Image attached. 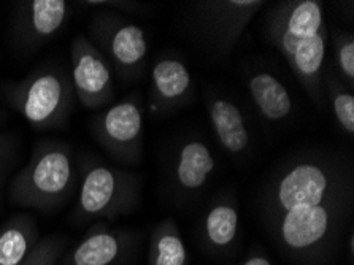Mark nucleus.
Returning a JSON list of instances; mask_svg holds the SVG:
<instances>
[{
	"label": "nucleus",
	"instance_id": "nucleus-1",
	"mask_svg": "<svg viewBox=\"0 0 354 265\" xmlns=\"http://www.w3.org/2000/svg\"><path fill=\"white\" fill-rule=\"evenodd\" d=\"M354 207V172L343 156L305 151L266 183L259 213L270 239L296 265H329Z\"/></svg>",
	"mask_w": 354,
	"mask_h": 265
},
{
	"label": "nucleus",
	"instance_id": "nucleus-2",
	"mask_svg": "<svg viewBox=\"0 0 354 265\" xmlns=\"http://www.w3.org/2000/svg\"><path fill=\"white\" fill-rule=\"evenodd\" d=\"M262 30L269 45L288 62L313 104L323 110V70L329 39L324 3L318 0L278 2L264 15Z\"/></svg>",
	"mask_w": 354,
	"mask_h": 265
},
{
	"label": "nucleus",
	"instance_id": "nucleus-3",
	"mask_svg": "<svg viewBox=\"0 0 354 265\" xmlns=\"http://www.w3.org/2000/svg\"><path fill=\"white\" fill-rule=\"evenodd\" d=\"M78 183V161L72 145L43 140L34 146L29 162L10 183L8 199L16 207L53 213L71 200Z\"/></svg>",
	"mask_w": 354,
	"mask_h": 265
},
{
	"label": "nucleus",
	"instance_id": "nucleus-4",
	"mask_svg": "<svg viewBox=\"0 0 354 265\" xmlns=\"http://www.w3.org/2000/svg\"><path fill=\"white\" fill-rule=\"evenodd\" d=\"M80 189L72 223L115 221L137 212L143 199V176L97 159L86 158L78 164Z\"/></svg>",
	"mask_w": 354,
	"mask_h": 265
},
{
	"label": "nucleus",
	"instance_id": "nucleus-5",
	"mask_svg": "<svg viewBox=\"0 0 354 265\" xmlns=\"http://www.w3.org/2000/svg\"><path fill=\"white\" fill-rule=\"evenodd\" d=\"M5 99L37 131H56L71 121L77 97L71 72L57 64H45L7 86Z\"/></svg>",
	"mask_w": 354,
	"mask_h": 265
},
{
	"label": "nucleus",
	"instance_id": "nucleus-6",
	"mask_svg": "<svg viewBox=\"0 0 354 265\" xmlns=\"http://www.w3.org/2000/svg\"><path fill=\"white\" fill-rule=\"evenodd\" d=\"M264 5V0H194L187 5L185 26L203 51L224 61Z\"/></svg>",
	"mask_w": 354,
	"mask_h": 265
},
{
	"label": "nucleus",
	"instance_id": "nucleus-7",
	"mask_svg": "<svg viewBox=\"0 0 354 265\" xmlns=\"http://www.w3.org/2000/svg\"><path fill=\"white\" fill-rule=\"evenodd\" d=\"M86 37L109 61L115 77L122 83H136L145 77L148 42L140 26L111 10H102L89 19Z\"/></svg>",
	"mask_w": 354,
	"mask_h": 265
},
{
	"label": "nucleus",
	"instance_id": "nucleus-8",
	"mask_svg": "<svg viewBox=\"0 0 354 265\" xmlns=\"http://www.w3.org/2000/svg\"><path fill=\"white\" fill-rule=\"evenodd\" d=\"M91 134L116 162L129 167L140 165L145 138L142 97L131 94L100 110L91 121Z\"/></svg>",
	"mask_w": 354,
	"mask_h": 265
},
{
	"label": "nucleus",
	"instance_id": "nucleus-9",
	"mask_svg": "<svg viewBox=\"0 0 354 265\" xmlns=\"http://www.w3.org/2000/svg\"><path fill=\"white\" fill-rule=\"evenodd\" d=\"M71 62V78L80 105L86 110L100 111L113 104L116 97L113 70L84 34L72 40Z\"/></svg>",
	"mask_w": 354,
	"mask_h": 265
},
{
	"label": "nucleus",
	"instance_id": "nucleus-10",
	"mask_svg": "<svg viewBox=\"0 0 354 265\" xmlns=\"http://www.w3.org/2000/svg\"><path fill=\"white\" fill-rule=\"evenodd\" d=\"M72 7L66 0H24L16 3L12 42L21 53L32 54L55 39L67 26Z\"/></svg>",
	"mask_w": 354,
	"mask_h": 265
},
{
	"label": "nucleus",
	"instance_id": "nucleus-11",
	"mask_svg": "<svg viewBox=\"0 0 354 265\" xmlns=\"http://www.w3.org/2000/svg\"><path fill=\"white\" fill-rule=\"evenodd\" d=\"M140 239L136 230L95 223L57 265H126L136 254Z\"/></svg>",
	"mask_w": 354,
	"mask_h": 265
},
{
	"label": "nucleus",
	"instance_id": "nucleus-12",
	"mask_svg": "<svg viewBox=\"0 0 354 265\" xmlns=\"http://www.w3.org/2000/svg\"><path fill=\"white\" fill-rule=\"evenodd\" d=\"M194 97V80L183 59L175 56L158 57L149 70L147 108L153 116L162 118L191 104Z\"/></svg>",
	"mask_w": 354,
	"mask_h": 265
},
{
	"label": "nucleus",
	"instance_id": "nucleus-13",
	"mask_svg": "<svg viewBox=\"0 0 354 265\" xmlns=\"http://www.w3.org/2000/svg\"><path fill=\"white\" fill-rule=\"evenodd\" d=\"M240 235V213L234 194H224L213 200L203 214L198 239L203 250L212 256L232 251Z\"/></svg>",
	"mask_w": 354,
	"mask_h": 265
},
{
	"label": "nucleus",
	"instance_id": "nucleus-14",
	"mask_svg": "<svg viewBox=\"0 0 354 265\" xmlns=\"http://www.w3.org/2000/svg\"><path fill=\"white\" fill-rule=\"evenodd\" d=\"M216 167L212 149L198 138H189L176 151L174 161V188L176 194L191 197L208 185Z\"/></svg>",
	"mask_w": 354,
	"mask_h": 265
},
{
	"label": "nucleus",
	"instance_id": "nucleus-15",
	"mask_svg": "<svg viewBox=\"0 0 354 265\" xmlns=\"http://www.w3.org/2000/svg\"><path fill=\"white\" fill-rule=\"evenodd\" d=\"M214 137L230 156H246L251 149V132L245 113L235 102L223 95H210L207 102Z\"/></svg>",
	"mask_w": 354,
	"mask_h": 265
},
{
	"label": "nucleus",
	"instance_id": "nucleus-16",
	"mask_svg": "<svg viewBox=\"0 0 354 265\" xmlns=\"http://www.w3.org/2000/svg\"><path fill=\"white\" fill-rule=\"evenodd\" d=\"M251 100L266 121L280 122L292 113V99L283 81L267 70H254L246 80Z\"/></svg>",
	"mask_w": 354,
	"mask_h": 265
},
{
	"label": "nucleus",
	"instance_id": "nucleus-17",
	"mask_svg": "<svg viewBox=\"0 0 354 265\" xmlns=\"http://www.w3.org/2000/svg\"><path fill=\"white\" fill-rule=\"evenodd\" d=\"M40 241L37 221L19 213L0 227V265H23Z\"/></svg>",
	"mask_w": 354,
	"mask_h": 265
},
{
	"label": "nucleus",
	"instance_id": "nucleus-18",
	"mask_svg": "<svg viewBox=\"0 0 354 265\" xmlns=\"http://www.w3.org/2000/svg\"><path fill=\"white\" fill-rule=\"evenodd\" d=\"M148 265H189V254L174 218L162 219L151 230Z\"/></svg>",
	"mask_w": 354,
	"mask_h": 265
},
{
	"label": "nucleus",
	"instance_id": "nucleus-19",
	"mask_svg": "<svg viewBox=\"0 0 354 265\" xmlns=\"http://www.w3.org/2000/svg\"><path fill=\"white\" fill-rule=\"evenodd\" d=\"M323 94L324 100L334 111V116L342 131L353 137L354 135V94L340 80L339 73L332 66H324L323 70Z\"/></svg>",
	"mask_w": 354,
	"mask_h": 265
},
{
	"label": "nucleus",
	"instance_id": "nucleus-20",
	"mask_svg": "<svg viewBox=\"0 0 354 265\" xmlns=\"http://www.w3.org/2000/svg\"><path fill=\"white\" fill-rule=\"evenodd\" d=\"M335 64L339 67V77L350 91L354 89V37L342 29L332 30Z\"/></svg>",
	"mask_w": 354,
	"mask_h": 265
},
{
	"label": "nucleus",
	"instance_id": "nucleus-21",
	"mask_svg": "<svg viewBox=\"0 0 354 265\" xmlns=\"http://www.w3.org/2000/svg\"><path fill=\"white\" fill-rule=\"evenodd\" d=\"M67 248V240L62 235H48L40 239L23 265H57Z\"/></svg>",
	"mask_w": 354,
	"mask_h": 265
},
{
	"label": "nucleus",
	"instance_id": "nucleus-22",
	"mask_svg": "<svg viewBox=\"0 0 354 265\" xmlns=\"http://www.w3.org/2000/svg\"><path fill=\"white\" fill-rule=\"evenodd\" d=\"M13 140L5 135H0V188H2L5 176L10 170V165L13 162Z\"/></svg>",
	"mask_w": 354,
	"mask_h": 265
},
{
	"label": "nucleus",
	"instance_id": "nucleus-23",
	"mask_svg": "<svg viewBox=\"0 0 354 265\" xmlns=\"http://www.w3.org/2000/svg\"><path fill=\"white\" fill-rule=\"evenodd\" d=\"M237 265H273L270 257L267 254L259 250V248H253L246 256L243 257V261L239 262Z\"/></svg>",
	"mask_w": 354,
	"mask_h": 265
},
{
	"label": "nucleus",
	"instance_id": "nucleus-24",
	"mask_svg": "<svg viewBox=\"0 0 354 265\" xmlns=\"http://www.w3.org/2000/svg\"><path fill=\"white\" fill-rule=\"evenodd\" d=\"M89 5H105V7H113V8H121L126 10V12H133V10H140L142 5L136 2H88Z\"/></svg>",
	"mask_w": 354,
	"mask_h": 265
},
{
	"label": "nucleus",
	"instance_id": "nucleus-25",
	"mask_svg": "<svg viewBox=\"0 0 354 265\" xmlns=\"http://www.w3.org/2000/svg\"><path fill=\"white\" fill-rule=\"evenodd\" d=\"M348 254H350V259L353 261V257H354V234L353 232L348 235Z\"/></svg>",
	"mask_w": 354,
	"mask_h": 265
},
{
	"label": "nucleus",
	"instance_id": "nucleus-26",
	"mask_svg": "<svg viewBox=\"0 0 354 265\" xmlns=\"http://www.w3.org/2000/svg\"><path fill=\"white\" fill-rule=\"evenodd\" d=\"M5 118H7V115H5V111L2 110V108H0V122H2Z\"/></svg>",
	"mask_w": 354,
	"mask_h": 265
}]
</instances>
